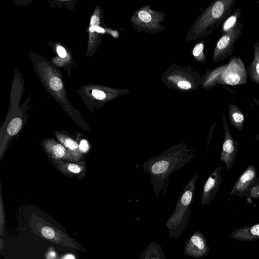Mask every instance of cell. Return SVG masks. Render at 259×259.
Segmentation results:
<instances>
[{"label":"cell","mask_w":259,"mask_h":259,"mask_svg":"<svg viewBox=\"0 0 259 259\" xmlns=\"http://www.w3.org/2000/svg\"><path fill=\"white\" fill-rule=\"evenodd\" d=\"M191 158L185 150L172 149L143 164V170L150 175L151 187L157 196L166 186L170 175L184 166Z\"/></svg>","instance_id":"1"},{"label":"cell","mask_w":259,"mask_h":259,"mask_svg":"<svg viewBox=\"0 0 259 259\" xmlns=\"http://www.w3.org/2000/svg\"><path fill=\"white\" fill-rule=\"evenodd\" d=\"M236 0H213L191 26L188 41L210 35L231 14Z\"/></svg>","instance_id":"2"},{"label":"cell","mask_w":259,"mask_h":259,"mask_svg":"<svg viewBox=\"0 0 259 259\" xmlns=\"http://www.w3.org/2000/svg\"><path fill=\"white\" fill-rule=\"evenodd\" d=\"M199 172L191 178L184 188L175 210L166 223L168 235L177 239L187 228L191 213V205L195 194V184Z\"/></svg>","instance_id":"3"},{"label":"cell","mask_w":259,"mask_h":259,"mask_svg":"<svg viewBox=\"0 0 259 259\" xmlns=\"http://www.w3.org/2000/svg\"><path fill=\"white\" fill-rule=\"evenodd\" d=\"M166 14L162 12L153 10L149 5L138 8L130 19L132 26L139 32L157 33L165 27L161 25L165 20Z\"/></svg>","instance_id":"4"},{"label":"cell","mask_w":259,"mask_h":259,"mask_svg":"<svg viewBox=\"0 0 259 259\" xmlns=\"http://www.w3.org/2000/svg\"><path fill=\"white\" fill-rule=\"evenodd\" d=\"M41 219L37 216L35 217L34 226L44 238L57 245L85 251V250L77 244L69 235Z\"/></svg>","instance_id":"5"},{"label":"cell","mask_w":259,"mask_h":259,"mask_svg":"<svg viewBox=\"0 0 259 259\" xmlns=\"http://www.w3.org/2000/svg\"><path fill=\"white\" fill-rule=\"evenodd\" d=\"M247 77L244 63L240 56H234L230 58L217 83L230 85L244 84L247 82Z\"/></svg>","instance_id":"6"},{"label":"cell","mask_w":259,"mask_h":259,"mask_svg":"<svg viewBox=\"0 0 259 259\" xmlns=\"http://www.w3.org/2000/svg\"><path fill=\"white\" fill-rule=\"evenodd\" d=\"M243 27V24L239 20L234 28L222 34L214 48L213 62L224 60L232 54L235 43L242 33Z\"/></svg>","instance_id":"7"},{"label":"cell","mask_w":259,"mask_h":259,"mask_svg":"<svg viewBox=\"0 0 259 259\" xmlns=\"http://www.w3.org/2000/svg\"><path fill=\"white\" fill-rule=\"evenodd\" d=\"M222 121L224 131V138L220 156V162L225 163L226 169L230 171L235 161L238 152L239 142L231 135L226 116L222 114Z\"/></svg>","instance_id":"8"},{"label":"cell","mask_w":259,"mask_h":259,"mask_svg":"<svg viewBox=\"0 0 259 259\" xmlns=\"http://www.w3.org/2000/svg\"><path fill=\"white\" fill-rule=\"evenodd\" d=\"M209 250L204 235L201 232L196 231L187 239L184 253L189 256L200 258L207 255Z\"/></svg>","instance_id":"9"},{"label":"cell","mask_w":259,"mask_h":259,"mask_svg":"<svg viewBox=\"0 0 259 259\" xmlns=\"http://www.w3.org/2000/svg\"><path fill=\"white\" fill-rule=\"evenodd\" d=\"M257 179V171L253 165L247 166L235 182L229 196L246 197L249 189Z\"/></svg>","instance_id":"10"},{"label":"cell","mask_w":259,"mask_h":259,"mask_svg":"<svg viewBox=\"0 0 259 259\" xmlns=\"http://www.w3.org/2000/svg\"><path fill=\"white\" fill-rule=\"evenodd\" d=\"M222 166L217 167L206 181L202 189L201 204H208L214 199L222 183Z\"/></svg>","instance_id":"11"},{"label":"cell","mask_w":259,"mask_h":259,"mask_svg":"<svg viewBox=\"0 0 259 259\" xmlns=\"http://www.w3.org/2000/svg\"><path fill=\"white\" fill-rule=\"evenodd\" d=\"M56 168L66 176H76L83 178L87 170L84 161L67 162L62 159L52 158L50 160Z\"/></svg>","instance_id":"12"},{"label":"cell","mask_w":259,"mask_h":259,"mask_svg":"<svg viewBox=\"0 0 259 259\" xmlns=\"http://www.w3.org/2000/svg\"><path fill=\"white\" fill-rule=\"evenodd\" d=\"M229 237L236 240L245 241L259 240V224L241 227L230 233Z\"/></svg>","instance_id":"13"},{"label":"cell","mask_w":259,"mask_h":259,"mask_svg":"<svg viewBox=\"0 0 259 259\" xmlns=\"http://www.w3.org/2000/svg\"><path fill=\"white\" fill-rule=\"evenodd\" d=\"M46 151L51 158L75 161L72 155L62 145L54 143L46 145Z\"/></svg>","instance_id":"14"},{"label":"cell","mask_w":259,"mask_h":259,"mask_svg":"<svg viewBox=\"0 0 259 259\" xmlns=\"http://www.w3.org/2000/svg\"><path fill=\"white\" fill-rule=\"evenodd\" d=\"M254 55L251 64L246 68L249 78L259 85V42L257 40L253 44Z\"/></svg>","instance_id":"15"},{"label":"cell","mask_w":259,"mask_h":259,"mask_svg":"<svg viewBox=\"0 0 259 259\" xmlns=\"http://www.w3.org/2000/svg\"><path fill=\"white\" fill-rule=\"evenodd\" d=\"M228 117L231 124L241 132L244 125V115L241 110L235 104L230 103L228 105Z\"/></svg>","instance_id":"16"},{"label":"cell","mask_w":259,"mask_h":259,"mask_svg":"<svg viewBox=\"0 0 259 259\" xmlns=\"http://www.w3.org/2000/svg\"><path fill=\"white\" fill-rule=\"evenodd\" d=\"M140 258L164 259L165 256L161 246L152 242L142 252Z\"/></svg>","instance_id":"17"},{"label":"cell","mask_w":259,"mask_h":259,"mask_svg":"<svg viewBox=\"0 0 259 259\" xmlns=\"http://www.w3.org/2000/svg\"><path fill=\"white\" fill-rule=\"evenodd\" d=\"M100 21V10L98 7H96L93 14L89 27V46L93 45L98 37V33L95 31V27L99 25Z\"/></svg>","instance_id":"18"},{"label":"cell","mask_w":259,"mask_h":259,"mask_svg":"<svg viewBox=\"0 0 259 259\" xmlns=\"http://www.w3.org/2000/svg\"><path fill=\"white\" fill-rule=\"evenodd\" d=\"M241 8H238L236 9L224 21L221 28L222 34L234 28L240 20L239 18L241 15Z\"/></svg>","instance_id":"19"},{"label":"cell","mask_w":259,"mask_h":259,"mask_svg":"<svg viewBox=\"0 0 259 259\" xmlns=\"http://www.w3.org/2000/svg\"><path fill=\"white\" fill-rule=\"evenodd\" d=\"M22 120L19 117L13 119L9 123L7 127V133L10 136L16 134L22 126Z\"/></svg>","instance_id":"20"},{"label":"cell","mask_w":259,"mask_h":259,"mask_svg":"<svg viewBox=\"0 0 259 259\" xmlns=\"http://www.w3.org/2000/svg\"><path fill=\"white\" fill-rule=\"evenodd\" d=\"M204 44L203 41H201L197 44L192 51L193 55L201 61H205V58L203 53Z\"/></svg>","instance_id":"21"},{"label":"cell","mask_w":259,"mask_h":259,"mask_svg":"<svg viewBox=\"0 0 259 259\" xmlns=\"http://www.w3.org/2000/svg\"><path fill=\"white\" fill-rule=\"evenodd\" d=\"M246 197L251 199H256L259 197V178L251 186L248 190Z\"/></svg>","instance_id":"22"},{"label":"cell","mask_w":259,"mask_h":259,"mask_svg":"<svg viewBox=\"0 0 259 259\" xmlns=\"http://www.w3.org/2000/svg\"><path fill=\"white\" fill-rule=\"evenodd\" d=\"M0 228L1 235H3V231L5 226V214L4 211V207L2 200V187L1 184L0 187Z\"/></svg>","instance_id":"23"},{"label":"cell","mask_w":259,"mask_h":259,"mask_svg":"<svg viewBox=\"0 0 259 259\" xmlns=\"http://www.w3.org/2000/svg\"><path fill=\"white\" fill-rule=\"evenodd\" d=\"M49 84L51 89L55 91H60L63 87L61 81L57 77L51 78L49 81Z\"/></svg>","instance_id":"24"},{"label":"cell","mask_w":259,"mask_h":259,"mask_svg":"<svg viewBox=\"0 0 259 259\" xmlns=\"http://www.w3.org/2000/svg\"><path fill=\"white\" fill-rule=\"evenodd\" d=\"M92 95L95 98L98 100H103L106 97V95L104 92L97 89L93 90Z\"/></svg>","instance_id":"25"},{"label":"cell","mask_w":259,"mask_h":259,"mask_svg":"<svg viewBox=\"0 0 259 259\" xmlns=\"http://www.w3.org/2000/svg\"><path fill=\"white\" fill-rule=\"evenodd\" d=\"M178 87L183 90H188L191 88V85L188 81L182 80L178 82Z\"/></svg>","instance_id":"26"},{"label":"cell","mask_w":259,"mask_h":259,"mask_svg":"<svg viewBox=\"0 0 259 259\" xmlns=\"http://www.w3.org/2000/svg\"><path fill=\"white\" fill-rule=\"evenodd\" d=\"M58 55L61 58H65L66 56L67 53L65 49L61 46H58L56 49Z\"/></svg>","instance_id":"27"},{"label":"cell","mask_w":259,"mask_h":259,"mask_svg":"<svg viewBox=\"0 0 259 259\" xmlns=\"http://www.w3.org/2000/svg\"><path fill=\"white\" fill-rule=\"evenodd\" d=\"M79 148L82 152H86L89 149L88 144L85 140H82L79 144Z\"/></svg>","instance_id":"28"},{"label":"cell","mask_w":259,"mask_h":259,"mask_svg":"<svg viewBox=\"0 0 259 259\" xmlns=\"http://www.w3.org/2000/svg\"><path fill=\"white\" fill-rule=\"evenodd\" d=\"M46 258H57L56 255V253L55 251L54 250L52 249L50 250L49 249V251H48L47 254H46Z\"/></svg>","instance_id":"29"},{"label":"cell","mask_w":259,"mask_h":259,"mask_svg":"<svg viewBox=\"0 0 259 259\" xmlns=\"http://www.w3.org/2000/svg\"><path fill=\"white\" fill-rule=\"evenodd\" d=\"M95 30L98 33H104L105 30L102 27H100L99 25H96L95 27Z\"/></svg>","instance_id":"30"},{"label":"cell","mask_w":259,"mask_h":259,"mask_svg":"<svg viewBox=\"0 0 259 259\" xmlns=\"http://www.w3.org/2000/svg\"><path fill=\"white\" fill-rule=\"evenodd\" d=\"M252 101L255 104L258 108V113H259V99L256 98V97H254L252 99Z\"/></svg>","instance_id":"31"},{"label":"cell","mask_w":259,"mask_h":259,"mask_svg":"<svg viewBox=\"0 0 259 259\" xmlns=\"http://www.w3.org/2000/svg\"><path fill=\"white\" fill-rule=\"evenodd\" d=\"M67 256H63L62 258H75L73 255H72V254H68L67 255Z\"/></svg>","instance_id":"32"},{"label":"cell","mask_w":259,"mask_h":259,"mask_svg":"<svg viewBox=\"0 0 259 259\" xmlns=\"http://www.w3.org/2000/svg\"><path fill=\"white\" fill-rule=\"evenodd\" d=\"M3 240L2 239H1V249H2L3 248Z\"/></svg>","instance_id":"33"},{"label":"cell","mask_w":259,"mask_h":259,"mask_svg":"<svg viewBox=\"0 0 259 259\" xmlns=\"http://www.w3.org/2000/svg\"><path fill=\"white\" fill-rule=\"evenodd\" d=\"M255 138L259 141V133L255 136Z\"/></svg>","instance_id":"34"},{"label":"cell","mask_w":259,"mask_h":259,"mask_svg":"<svg viewBox=\"0 0 259 259\" xmlns=\"http://www.w3.org/2000/svg\"><path fill=\"white\" fill-rule=\"evenodd\" d=\"M258 5L259 6V1L257 2Z\"/></svg>","instance_id":"35"}]
</instances>
